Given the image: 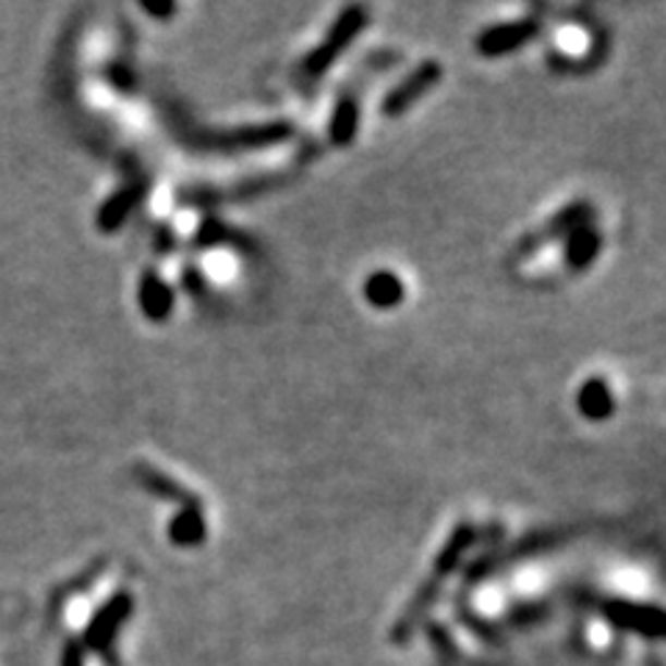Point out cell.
Returning <instances> with one entry per match:
<instances>
[{"label":"cell","mask_w":666,"mask_h":666,"mask_svg":"<svg viewBox=\"0 0 666 666\" xmlns=\"http://www.w3.org/2000/svg\"><path fill=\"white\" fill-rule=\"evenodd\" d=\"M592 220H594V208L589 206L586 201L569 203V206L561 208L556 217L547 220V226L538 228V231H533V233H528L520 245L513 247L511 262H525V258H531L533 253L542 251L544 245H550V242H556V239H567L569 233L578 231L581 226H589Z\"/></svg>","instance_id":"2"},{"label":"cell","mask_w":666,"mask_h":666,"mask_svg":"<svg viewBox=\"0 0 666 666\" xmlns=\"http://www.w3.org/2000/svg\"><path fill=\"white\" fill-rule=\"evenodd\" d=\"M367 7H348L339 12V17L334 20V25L328 28L323 43H319L312 53L303 56V62L298 64V84L303 86V93H312L314 86L323 81V75L342 59L348 45L367 28Z\"/></svg>","instance_id":"1"},{"label":"cell","mask_w":666,"mask_h":666,"mask_svg":"<svg viewBox=\"0 0 666 666\" xmlns=\"http://www.w3.org/2000/svg\"><path fill=\"white\" fill-rule=\"evenodd\" d=\"M603 251V237H600L597 228L589 222V226H581L578 231H572L567 237V245H564V262H567L569 269L574 273H583L594 264V258L600 256Z\"/></svg>","instance_id":"7"},{"label":"cell","mask_w":666,"mask_h":666,"mask_svg":"<svg viewBox=\"0 0 666 666\" xmlns=\"http://www.w3.org/2000/svg\"><path fill=\"white\" fill-rule=\"evenodd\" d=\"M578 409L586 420L603 422L614 414V395L611 386L603 378H589L578 391Z\"/></svg>","instance_id":"9"},{"label":"cell","mask_w":666,"mask_h":666,"mask_svg":"<svg viewBox=\"0 0 666 666\" xmlns=\"http://www.w3.org/2000/svg\"><path fill=\"white\" fill-rule=\"evenodd\" d=\"M364 298H367L370 306L375 308H395L398 303H403L405 287L395 273L389 269H378L364 283Z\"/></svg>","instance_id":"8"},{"label":"cell","mask_w":666,"mask_h":666,"mask_svg":"<svg viewBox=\"0 0 666 666\" xmlns=\"http://www.w3.org/2000/svg\"><path fill=\"white\" fill-rule=\"evenodd\" d=\"M441 64L439 62H422L416 64L414 70H411L409 75H405L403 81H400L395 89H389L386 93V98L380 100V111H384L386 117H403L405 111L411 109V106L416 104L420 98H425V95L434 89L436 84L441 81Z\"/></svg>","instance_id":"4"},{"label":"cell","mask_w":666,"mask_h":666,"mask_svg":"<svg viewBox=\"0 0 666 666\" xmlns=\"http://www.w3.org/2000/svg\"><path fill=\"white\" fill-rule=\"evenodd\" d=\"M172 542L181 544V547H195L206 536V522H203V506H184V511L178 513L170 525Z\"/></svg>","instance_id":"10"},{"label":"cell","mask_w":666,"mask_h":666,"mask_svg":"<svg viewBox=\"0 0 666 666\" xmlns=\"http://www.w3.org/2000/svg\"><path fill=\"white\" fill-rule=\"evenodd\" d=\"M538 32H542V17L538 14H528L522 20L492 25V28L481 32V37L475 39V50L483 59H497V56H508L513 50H520Z\"/></svg>","instance_id":"3"},{"label":"cell","mask_w":666,"mask_h":666,"mask_svg":"<svg viewBox=\"0 0 666 666\" xmlns=\"http://www.w3.org/2000/svg\"><path fill=\"white\" fill-rule=\"evenodd\" d=\"M142 481L150 486V492L167 497V500H178V502H184V506H197V502H201L197 497H192L190 492H184L181 483H175L172 477L161 475V472H142Z\"/></svg>","instance_id":"12"},{"label":"cell","mask_w":666,"mask_h":666,"mask_svg":"<svg viewBox=\"0 0 666 666\" xmlns=\"http://www.w3.org/2000/svg\"><path fill=\"white\" fill-rule=\"evenodd\" d=\"M605 617L630 633L647 635V639H666V611H661L655 605H635L617 600V603L605 605Z\"/></svg>","instance_id":"5"},{"label":"cell","mask_w":666,"mask_h":666,"mask_svg":"<svg viewBox=\"0 0 666 666\" xmlns=\"http://www.w3.org/2000/svg\"><path fill=\"white\" fill-rule=\"evenodd\" d=\"M359 123H361V98L355 89H344L339 95L337 106H334V114H330L328 123V140L334 147H350L359 136Z\"/></svg>","instance_id":"6"},{"label":"cell","mask_w":666,"mask_h":666,"mask_svg":"<svg viewBox=\"0 0 666 666\" xmlns=\"http://www.w3.org/2000/svg\"><path fill=\"white\" fill-rule=\"evenodd\" d=\"M142 306H145L147 317L154 319H165L172 308V292L167 289V283H161L156 276H147L142 281Z\"/></svg>","instance_id":"11"}]
</instances>
